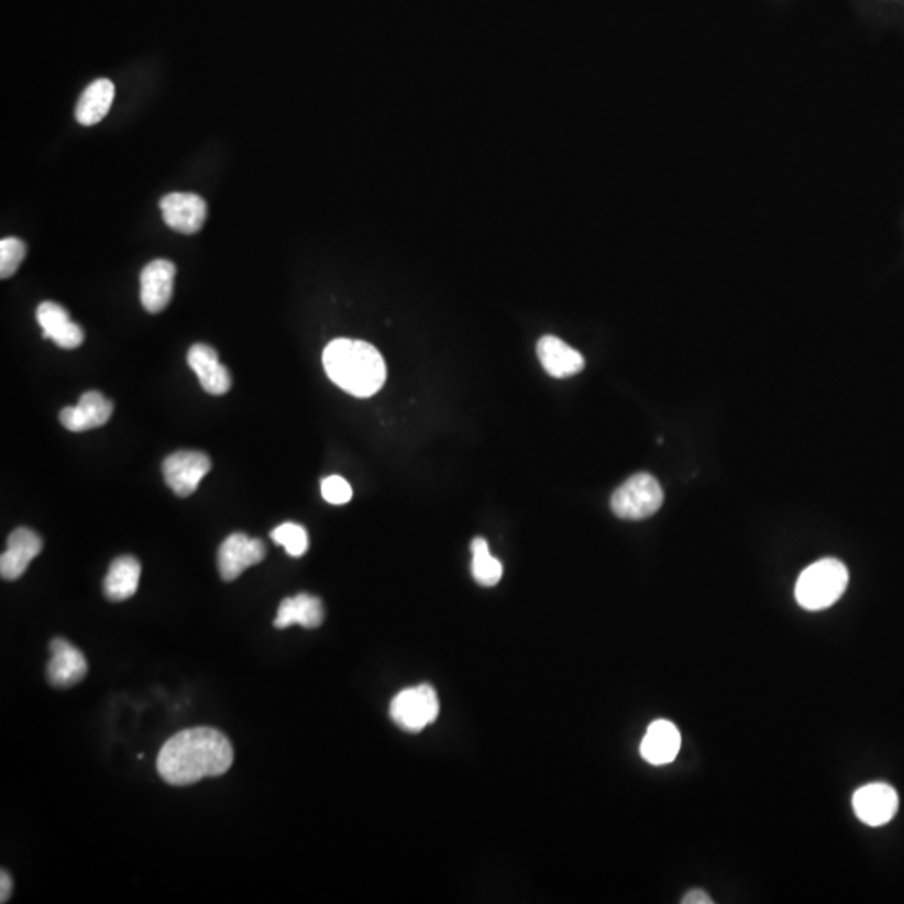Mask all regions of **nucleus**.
I'll return each mask as SVG.
<instances>
[{"label": "nucleus", "mask_w": 904, "mask_h": 904, "mask_svg": "<svg viewBox=\"0 0 904 904\" xmlns=\"http://www.w3.org/2000/svg\"><path fill=\"white\" fill-rule=\"evenodd\" d=\"M233 764V747L220 730L195 727L173 736L159 750L158 772L172 785L218 778Z\"/></svg>", "instance_id": "nucleus-1"}, {"label": "nucleus", "mask_w": 904, "mask_h": 904, "mask_svg": "<svg viewBox=\"0 0 904 904\" xmlns=\"http://www.w3.org/2000/svg\"><path fill=\"white\" fill-rule=\"evenodd\" d=\"M322 361L329 379L359 399L374 396L386 384V361L368 342L337 339L327 345Z\"/></svg>", "instance_id": "nucleus-2"}, {"label": "nucleus", "mask_w": 904, "mask_h": 904, "mask_svg": "<svg viewBox=\"0 0 904 904\" xmlns=\"http://www.w3.org/2000/svg\"><path fill=\"white\" fill-rule=\"evenodd\" d=\"M848 583L846 564L835 558H824L801 573L796 583L797 603L809 611L826 610L845 595Z\"/></svg>", "instance_id": "nucleus-3"}, {"label": "nucleus", "mask_w": 904, "mask_h": 904, "mask_svg": "<svg viewBox=\"0 0 904 904\" xmlns=\"http://www.w3.org/2000/svg\"><path fill=\"white\" fill-rule=\"evenodd\" d=\"M663 505V489L652 474L628 477L611 496V509L621 519L640 521L655 515Z\"/></svg>", "instance_id": "nucleus-4"}, {"label": "nucleus", "mask_w": 904, "mask_h": 904, "mask_svg": "<svg viewBox=\"0 0 904 904\" xmlns=\"http://www.w3.org/2000/svg\"><path fill=\"white\" fill-rule=\"evenodd\" d=\"M439 698L431 685L406 688L394 697L390 717L406 732H421L439 717Z\"/></svg>", "instance_id": "nucleus-5"}, {"label": "nucleus", "mask_w": 904, "mask_h": 904, "mask_svg": "<svg viewBox=\"0 0 904 904\" xmlns=\"http://www.w3.org/2000/svg\"><path fill=\"white\" fill-rule=\"evenodd\" d=\"M210 457L200 451H178L166 457L163 474L176 496L186 498L197 492L198 484L210 473Z\"/></svg>", "instance_id": "nucleus-6"}, {"label": "nucleus", "mask_w": 904, "mask_h": 904, "mask_svg": "<svg viewBox=\"0 0 904 904\" xmlns=\"http://www.w3.org/2000/svg\"><path fill=\"white\" fill-rule=\"evenodd\" d=\"M267 548L262 540L246 537L243 533L230 534L218 550V570L224 582L239 578L246 569L262 563Z\"/></svg>", "instance_id": "nucleus-7"}, {"label": "nucleus", "mask_w": 904, "mask_h": 904, "mask_svg": "<svg viewBox=\"0 0 904 904\" xmlns=\"http://www.w3.org/2000/svg\"><path fill=\"white\" fill-rule=\"evenodd\" d=\"M900 797L890 784L874 782L858 789L852 796V809L861 823L871 827L884 826L896 816Z\"/></svg>", "instance_id": "nucleus-8"}, {"label": "nucleus", "mask_w": 904, "mask_h": 904, "mask_svg": "<svg viewBox=\"0 0 904 904\" xmlns=\"http://www.w3.org/2000/svg\"><path fill=\"white\" fill-rule=\"evenodd\" d=\"M159 210L169 229L183 235L200 232L208 217L207 201L195 194L165 195L159 201Z\"/></svg>", "instance_id": "nucleus-9"}, {"label": "nucleus", "mask_w": 904, "mask_h": 904, "mask_svg": "<svg viewBox=\"0 0 904 904\" xmlns=\"http://www.w3.org/2000/svg\"><path fill=\"white\" fill-rule=\"evenodd\" d=\"M176 267L169 260H153L140 275L141 304L150 313H159L169 306L175 285Z\"/></svg>", "instance_id": "nucleus-10"}, {"label": "nucleus", "mask_w": 904, "mask_h": 904, "mask_svg": "<svg viewBox=\"0 0 904 904\" xmlns=\"http://www.w3.org/2000/svg\"><path fill=\"white\" fill-rule=\"evenodd\" d=\"M112 410L114 406L111 400L106 399L98 390H89L82 394L78 406L60 410L59 421L67 431H91L104 426L111 419Z\"/></svg>", "instance_id": "nucleus-11"}, {"label": "nucleus", "mask_w": 904, "mask_h": 904, "mask_svg": "<svg viewBox=\"0 0 904 904\" xmlns=\"http://www.w3.org/2000/svg\"><path fill=\"white\" fill-rule=\"evenodd\" d=\"M49 665H47V679L54 687H73L88 675V662L81 650L70 646L67 640L56 638L51 642Z\"/></svg>", "instance_id": "nucleus-12"}, {"label": "nucleus", "mask_w": 904, "mask_h": 904, "mask_svg": "<svg viewBox=\"0 0 904 904\" xmlns=\"http://www.w3.org/2000/svg\"><path fill=\"white\" fill-rule=\"evenodd\" d=\"M37 322L43 327L44 339H51L60 349H78L85 342V330L70 320L69 313L59 304L43 301L37 307Z\"/></svg>", "instance_id": "nucleus-13"}, {"label": "nucleus", "mask_w": 904, "mask_h": 904, "mask_svg": "<svg viewBox=\"0 0 904 904\" xmlns=\"http://www.w3.org/2000/svg\"><path fill=\"white\" fill-rule=\"evenodd\" d=\"M43 551L40 534L29 528H18L8 540V550L0 558V575L4 580H18L24 575L31 561Z\"/></svg>", "instance_id": "nucleus-14"}, {"label": "nucleus", "mask_w": 904, "mask_h": 904, "mask_svg": "<svg viewBox=\"0 0 904 904\" xmlns=\"http://www.w3.org/2000/svg\"><path fill=\"white\" fill-rule=\"evenodd\" d=\"M188 365L198 375L201 387L211 396H223L232 387L229 368L220 364L217 351L210 345H194L188 352Z\"/></svg>", "instance_id": "nucleus-15"}, {"label": "nucleus", "mask_w": 904, "mask_h": 904, "mask_svg": "<svg viewBox=\"0 0 904 904\" xmlns=\"http://www.w3.org/2000/svg\"><path fill=\"white\" fill-rule=\"evenodd\" d=\"M537 352L544 371L556 379L572 377L585 367L583 355L554 335L541 337Z\"/></svg>", "instance_id": "nucleus-16"}, {"label": "nucleus", "mask_w": 904, "mask_h": 904, "mask_svg": "<svg viewBox=\"0 0 904 904\" xmlns=\"http://www.w3.org/2000/svg\"><path fill=\"white\" fill-rule=\"evenodd\" d=\"M682 737L679 729L669 720H655L647 729L640 743V753L649 764L665 765L675 761L681 750Z\"/></svg>", "instance_id": "nucleus-17"}, {"label": "nucleus", "mask_w": 904, "mask_h": 904, "mask_svg": "<svg viewBox=\"0 0 904 904\" xmlns=\"http://www.w3.org/2000/svg\"><path fill=\"white\" fill-rule=\"evenodd\" d=\"M323 617H326V611H323L322 602L317 596L298 593L294 598H285L280 603L274 625L278 630H285L291 625L317 628L323 624Z\"/></svg>", "instance_id": "nucleus-18"}, {"label": "nucleus", "mask_w": 904, "mask_h": 904, "mask_svg": "<svg viewBox=\"0 0 904 904\" xmlns=\"http://www.w3.org/2000/svg\"><path fill=\"white\" fill-rule=\"evenodd\" d=\"M141 563L134 556H120L112 561L104 578V595L109 602H124L137 592Z\"/></svg>", "instance_id": "nucleus-19"}, {"label": "nucleus", "mask_w": 904, "mask_h": 904, "mask_svg": "<svg viewBox=\"0 0 904 904\" xmlns=\"http://www.w3.org/2000/svg\"><path fill=\"white\" fill-rule=\"evenodd\" d=\"M114 95H117V89L109 79H98L91 82L79 98L76 120L82 126H95L99 121L104 120L114 101Z\"/></svg>", "instance_id": "nucleus-20"}, {"label": "nucleus", "mask_w": 904, "mask_h": 904, "mask_svg": "<svg viewBox=\"0 0 904 904\" xmlns=\"http://www.w3.org/2000/svg\"><path fill=\"white\" fill-rule=\"evenodd\" d=\"M471 553H473L471 572H473L474 580L483 586L498 585L503 576V564L489 553L486 540L476 538L471 543Z\"/></svg>", "instance_id": "nucleus-21"}, {"label": "nucleus", "mask_w": 904, "mask_h": 904, "mask_svg": "<svg viewBox=\"0 0 904 904\" xmlns=\"http://www.w3.org/2000/svg\"><path fill=\"white\" fill-rule=\"evenodd\" d=\"M275 543L285 548L290 556L300 558L309 550V534L304 526L297 522H284L271 533Z\"/></svg>", "instance_id": "nucleus-22"}, {"label": "nucleus", "mask_w": 904, "mask_h": 904, "mask_svg": "<svg viewBox=\"0 0 904 904\" xmlns=\"http://www.w3.org/2000/svg\"><path fill=\"white\" fill-rule=\"evenodd\" d=\"M25 243L22 240L9 236L0 242V278H11L21 267L22 260L25 258Z\"/></svg>", "instance_id": "nucleus-23"}, {"label": "nucleus", "mask_w": 904, "mask_h": 904, "mask_svg": "<svg viewBox=\"0 0 904 904\" xmlns=\"http://www.w3.org/2000/svg\"><path fill=\"white\" fill-rule=\"evenodd\" d=\"M322 496L330 505H345L352 499V487L344 477L330 476L322 481Z\"/></svg>", "instance_id": "nucleus-24"}, {"label": "nucleus", "mask_w": 904, "mask_h": 904, "mask_svg": "<svg viewBox=\"0 0 904 904\" xmlns=\"http://www.w3.org/2000/svg\"><path fill=\"white\" fill-rule=\"evenodd\" d=\"M682 903H684V904H712V903H714V901H712V897L708 896V894L705 893V891L692 890V891H688L687 894H685L684 900H682Z\"/></svg>", "instance_id": "nucleus-25"}, {"label": "nucleus", "mask_w": 904, "mask_h": 904, "mask_svg": "<svg viewBox=\"0 0 904 904\" xmlns=\"http://www.w3.org/2000/svg\"><path fill=\"white\" fill-rule=\"evenodd\" d=\"M0 888H2V893H0V903H8L12 893V880L11 877H9L8 871H2V873H0Z\"/></svg>", "instance_id": "nucleus-26"}]
</instances>
